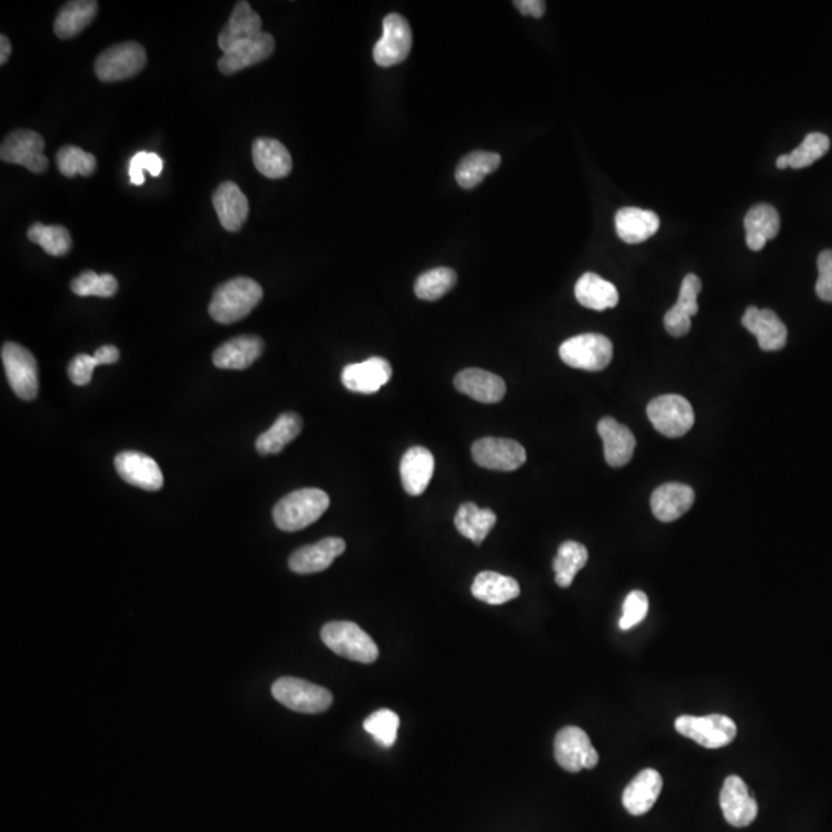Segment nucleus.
<instances>
[{
	"mask_svg": "<svg viewBox=\"0 0 832 832\" xmlns=\"http://www.w3.org/2000/svg\"><path fill=\"white\" fill-rule=\"evenodd\" d=\"M829 147H831V141L828 136L823 133H809L803 139L802 144L789 153V167L796 168V170L809 167L823 158L828 153Z\"/></svg>",
	"mask_w": 832,
	"mask_h": 832,
	"instance_id": "c03bdc74",
	"label": "nucleus"
},
{
	"mask_svg": "<svg viewBox=\"0 0 832 832\" xmlns=\"http://www.w3.org/2000/svg\"><path fill=\"white\" fill-rule=\"evenodd\" d=\"M2 363L11 389L21 400L33 401L39 393L37 361L30 350L16 343L2 346Z\"/></svg>",
	"mask_w": 832,
	"mask_h": 832,
	"instance_id": "1a4fd4ad",
	"label": "nucleus"
},
{
	"mask_svg": "<svg viewBox=\"0 0 832 832\" xmlns=\"http://www.w3.org/2000/svg\"><path fill=\"white\" fill-rule=\"evenodd\" d=\"M262 33V21L252 5L245 0L236 4L229 22L222 28L218 36V45L224 53L235 48L242 42L250 41Z\"/></svg>",
	"mask_w": 832,
	"mask_h": 832,
	"instance_id": "a878e982",
	"label": "nucleus"
},
{
	"mask_svg": "<svg viewBox=\"0 0 832 832\" xmlns=\"http://www.w3.org/2000/svg\"><path fill=\"white\" fill-rule=\"evenodd\" d=\"M346 551V541L329 537L309 546L299 547L289 560V567L296 574H316L332 566L336 558Z\"/></svg>",
	"mask_w": 832,
	"mask_h": 832,
	"instance_id": "a211bd4d",
	"label": "nucleus"
},
{
	"mask_svg": "<svg viewBox=\"0 0 832 832\" xmlns=\"http://www.w3.org/2000/svg\"><path fill=\"white\" fill-rule=\"evenodd\" d=\"M11 56V42L5 34L0 36V64L5 65Z\"/></svg>",
	"mask_w": 832,
	"mask_h": 832,
	"instance_id": "603ef678",
	"label": "nucleus"
},
{
	"mask_svg": "<svg viewBox=\"0 0 832 832\" xmlns=\"http://www.w3.org/2000/svg\"><path fill=\"white\" fill-rule=\"evenodd\" d=\"M648 418L657 432L668 438H680L695 423L694 409L680 395L658 396L648 404Z\"/></svg>",
	"mask_w": 832,
	"mask_h": 832,
	"instance_id": "6e6552de",
	"label": "nucleus"
},
{
	"mask_svg": "<svg viewBox=\"0 0 832 832\" xmlns=\"http://www.w3.org/2000/svg\"><path fill=\"white\" fill-rule=\"evenodd\" d=\"M472 595L483 603L498 606L507 603L520 595V584L515 578L484 571L475 577L472 584Z\"/></svg>",
	"mask_w": 832,
	"mask_h": 832,
	"instance_id": "72a5a7b5",
	"label": "nucleus"
},
{
	"mask_svg": "<svg viewBox=\"0 0 832 832\" xmlns=\"http://www.w3.org/2000/svg\"><path fill=\"white\" fill-rule=\"evenodd\" d=\"M702 292V281L694 273H689L683 279L682 287H680V295H678L677 304L672 309L666 312L665 323L666 332L669 335L680 338L685 336L691 330V316L698 313L697 296Z\"/></svg>",
	"mask_w": 832,
	"mask_h": 832,
	"instance_id": "aec40b11",
	"label": "nucleus"
},
{
	"mask_svg": "<svg viewBox=\"0 0 832 832\" xmlns=\"http://www.w3.org/2000/svg\"><path fill=\"white\" fill-rule=\"evenodd\" d=\"M272 694L281 705L301 714H319L327 711L333 702L332 694L326 688L293 677L276 680Z\"/></svg>",
	"mask_w": 832,
	"mask_h": 832,
	"instance_id": "0eeeda50",
	"label": "nucleus"
},
{
	"mask_svg": "<svg viewBox=\"0 0 832 832\" xmlns=\"http://www.w3.org/2000/svg\"><path fill=\"white\" fill-rule=\"evenodd\" d=\"M329 495L321 489H298L273 507V520L284 532H298L318 521L329 509Z\"/></svg>",
	"mask_w": 832,
	"mask_h": 832,
	"instance_id": "f03ea898",
	"label": "nucleus"
},
{
	"mask_svg": "<svg viewBox=\"0 0 832 832\" xmlns=\"http://www.w3.org/2000/svg\"><path fill=\"white\" fill-rule=\"evenodd\" d=\"M777 167H779L780 170H785V168H788L789 167V156L788 155L780 156V158L777 159Z\"/></svg>",
	"mask_w": 832,
	"mask_h": 832,
	"instance_id": "864d4df0",
	"label": "nucleus"
},
{
	"mask_svg": "<svg viewBox=\"0 0 832 832\" xmlns=\"http://www.w3.org/2000/svg\"><path fill=\"white\" fill-rule=\"evenodd\" d=\"M497 524L494 510L481 509L475 503L461 504L455 515V527L464 538L480 546Z\"/></svg>",
	"mask_w": 832,
	"mask_h": 832,
	"instance_id": "c9c22d12",
	"label": "nucleus"
},
{
	"mask_svg": "<svg viewBox=\"0 0 832 832\" xmlns=\"http://www.w3.org/2000/svg\"><path fill=\"white\" fill-rule=\"evenodd\" d=\"M575 298L586 309L603 310L614 309L618 304V290L612 282L606 281L595 273H584L575 284Z\"/></svg>",
	"mask_w": 832,
	"mask_h": 832,
	"instance_id": "2f4dec72",
	"label": "nucleus"
},
{
	"mask_svg": "<svg viewBox=\"0 0 832 832\" xmlns=\"http://www.w3.org/2000/svg\"><path fill=\"white\" fill-rule=\"evenodd\" d=\"M302 430V420L298 413L286 412L278 416L267 432L259 435L256 450L261 455L281 453L287 444L292 443Z\"/></svg>",
	"mask_w": 832,
	"mask_h": 832,
	"instance_id": "f704fd0d",
	"label": "nucleus"
},
{
	"mask_svg": "<svg viewBox=\"0 0 832 832\" xmlns=\"http://www.w3.org/2000/svg\"><path fill=\"white\" fill-rule=\"evenodd\" d=\"M695 492L691 486L682 483H668L657 487L651 497L652 514L663 523L682 518L691 509Z\"/></svg>",
	"mask_w": 832,
	"mask_h": 832,
	"instance_id": "393cba45",
	"label": "nucleus"
},
{
	"mask_svg": "<svg viewBox=\"0 0 832 832\" xmlns=\"http://www.w3.org/2000/svg\"><path fill=\"white\" fill-rule=\"evenodd\" d=\"M555 759L564 771L580 772L598 765V752L589 735L578 726H566L555 737Z\"/></svg>",
	"mask_w": 832,
	"mask_h": 832,
	"instance_id": "9b49d317",
	"label": "nucleus"
},
{
	"mask_svg": "<svg viewBox=\"0 0 832 832\" xmlns=\"http://www.w3.org/2000/svg\"><path fill=\"white\" fill-rule=\"evenodd\" d=\"M472 458L484 469L514 472L526 463L527 453L517 441L486 437L475 441Z\"/></svg>",
	"mask_w": 832,
	"mask_h": 832,
	"instance_id": "ddd939ff",
	"label": "nucleus"
},
{
	"mask_svg": "<svg viewBox=\"0 0 832 832\" xmlns=\"http://www.w3.org/2000/svg\"><path fill=\"white\" fill-rule=\"evenodd\" d=\"M162 170H164V161L156 153H147V151L136 153L130 159V165H128L131 184L135 185L145 184L144 172L158 178V176H161Z\"/></svg>",
	"mask_w": 832,
	"mask_h": 832,
	"instance_id": "a18cd8bd",
	"label": "nucleus"
},
{
	"mask_svg": "<svg viewBox=\"0 0 832 832\" xmlns=\"http://www.w3.org/2000/svg\"><path fill=\"white\" fill-rule=\"evenodd\" d=\"M98 366V359L94 358V355L81 353V355L74 356L71 363L68 364V376H70L71 383L76 384V386H87L91 381L94 369Z\"/></svg>",
	"mask_w": 832,
	"mask_h": 832,
	"instance_id": "de8ad7c7",
	"label": "nucleus"
},
{
	"mask_svg": "<svg viewBox=\"0 0 832 832\" xmlns=\"http://www.w3.org/2000/svg\"><path fill=\"white\" fill-rule=\"evenodd\" d=\"M457 284V272L449 267H437L418 276L415 295L423 301H437Z\"/></svg>",
	"mask_w": 832,
	"mask_h": 832,
	"instance_id": "58836bf2",
	"label": "nucleus"
},
{
	"mask_svg": "<svg viewBox=\"0 0 832 832\" xmlns=\"http://www.w3.org/2000/svg\"><path fill=\"white\" fill-rule=\"evenodd\" d=\"M252 156L256 170L266 178L282 179L292 173V155L286 145L276 139H256L252 145Z\"/></svg>",
	"mask_w": 832,
	"mask_h": 832,
	"instance_id": "cd10ccee",
	"label": "nucleus"
},
{
	"mask_svg": "<svg viewBox=\"0 0 832 832\" xmlns=\"http://www.w3.org/2000/svg\"><path fill=\"white\" fill-rule=\"evenodd\" d=\"M819 279H817L816 293L822 301L832 302V250H823L817 259Z\"/></svg>",
	"mask_w": 832,
	"mask_h": 832,
	"instance_id": "09e8293b",
	"label": "nucleus"
},
{
	"mask_svg": "<svg viewBox=\"0 0 832 832\" xmlns=\"http://www.w3.org/2000/svg\"><path fill=\"white\" fill-rule=\"evenodd\" d=\"M514 7L524 16H532L541 19L546 13V2L543 0H517Z\"/></svg>",
	"mask_w": 832,
	"mask_h": 832,
	"instance_id": "8fccbe9b",
	"label": "nucleus"
},
{
	"mask_svg": "<svg viewBox=\"0 0 832 832\" xmlns=\"http://www.w3.org/2000/svg\"><path fill=\"white\" fill-rule=\"evenodd\" d=\"M598 433L604 444V458L609 466L623 467L634 457L635 441L634 433L629 427L623 426L617 420L606 416L598 423Z\"/></svg>",
	"mask_w": 832,
	"mask_h": 832,
	"instance_id": "b1692460",
	"label": "nucleus"
},
{
	"mask_svg": "<svg viewBox=\"0 0 832 832\" xmlns=\"http://www.w3.org/2000/svg\"><path fill=\"white\" fill-rule=\"evenodd\" d=\"M663 789V779L655 769H645L623 792V806L632 816H643L651 811Z\"/></svg>",
	"mask_w": 832,
	"mask_h": 832,
	"instance_id": "c756f323",
	"label": "nucleus"
},
{
	"mask_svg": "<svg viewBox=\"0 0 832 832\" xmlns=\"http://www.w3.org/2000/svg\"><path fill=\"white\" fill-rule=\"evenodd\" d=\"M264 341L259 336L241 335L219 346L213 353V364L218 369H249L264 352Z\"/></svg>",
	"mask_w": 832,
	"mask_h": 832,
	"instance_id": "bb28decb",
	"label": "nucleus"
},
{
	"mask_svg": "<svg viewBox=\"0 0 832 832\" xmlns=\"http://www.w3.org/2000/svg\"><path fill=\"white\" fill-rule=\"evenodd\" d=\"M412 44V28L406 17L396 13L389 14L384 17L383 37L373 48V59L380 67H395L409 58Z\"/></svg>",
	"mask_w": 832,
	"mask_h": 832,
	"instance_id": "9d476101",
	"label": "nucleus"
},
{
	"mask_svg": "<svg viewBox=\"0 0 832 832\" xmlns=\"http://www.w3.org/2000/svg\"><path fill=\"white\" fill-rule=\"evenodd\" d=\"M364 729L373 735V739L383 748H390L395 745L396 737H398L400 717L390 709H380L366 718Z\"/></svg>",
	"mask_w": 832,
	"mask_h": 832,
	"instance_id": "37998d69",
	"label": "nucleus"
},
{
	"mask_svg": "<svg viewBox=\"0 0 832 832\" xmlns=\"http://www.w3.org/2000/svg\"><path fill=\"white\" fill-rule=\"evenodd\" d=\"M746 244L752 252H760L769 239L780 232V216L775 207L757 204L745 216Z\"/></svg>",
	"mask_w": 832,
	"mask_h": 832,
	"instance_id": "7c9ffc66",
	"label": "nucleus"
},
{
	"mask_svg": "<svg viewBox=\"0 0 832 832\" xmlns=\"http://www.w3.org/2000/svg\"><path fill=\"white\" fill-rule=\"evenodd\" d=\"M275 47L276 42L272 34L262 31L261 34L253 37L250 41L242 42V44L236 45L235 48L224 53V56L218 61L219 71L225 76L238 73V71L269 59L275 51Z\"/></svg>",
	"mask_w": 832,
	"mask_h": 832,
	"instance_id": "6ab92c4d",
	"label": "nucleus"
},
{
	"mask_svg": "<svg viewBox=\"0 0 832 832\" xmlns=\"http://www.w3.org/2000/svg\"><path fill=\"white\" fill-rule=\"evenodd\" d=\"M615 229L618 238L626 244H640L648 241L660 229V218L651 210L638 207H624L615 215Z\"/></svg>",
	"mask_w": 832,
	"mask_h": 832,
	"instance_id": "c85d7f7f",
	"label": "nucleus"
},
{
	"mask_svg": "<svg viewBox=\"0 0 832 832\" xmlns=\"http://www.w3.org/2000/svg\"><path fill=\"white\" fill-rule=\"evenodd\" d=\"M392 366L381 356H372L363 363L349 364L343 370L341 380L350 392L372 395L386 386L392 378Z\"/></svg>",
	"mask_w": 832,
	"mask_h": 832,
	"instance_id": "dca6fc26",
	"label": "nucleus"
},
{
	"mask_svg": "<svg viewBox=\"0 0 832 832\" xmlns=\"http://www.w3.org/2000/svg\"><path fill=\"white\" fill-rule=\"evenodd\" d=\"M435 472V458L426 447H410L401 458V483L412 497L424 494Z\"/></svg>",
	"mask_w": 832,
	"mask_h": 832,
	"instance_id": "5701e85b",
	"label": "nucleus"
},
{
	"mask_svg": "<svg viewBox=\"0 0 832 832\" xmlns=\"http://www.w3.org/2000/svg\"><path fill=\"white\" fill-rule=\"evenodd\" d=\"M118 279L110 273L98 275L93 270H85L78 278L71 282V290L78 296H99V298H111L118 292Z\"/></svg>",
	"mask_w": 832,
	"mask_h": 832,
	"instance_id": "79ce46f5",
	"label": "nucleus"
},
{
	"mask_svg": "<svg viewBox=\"0 0 832 832\" xmlns=\"http://www.w3.org/2000/svg\"><path fill=\"white\" fill-rule=\"evenodd\" d=\"M501 165V156L494 151H474L469 153L466 158L461 159L458 164L455 178H457L458 185L464 190H472V188L480 185L490 173L497 172Z\"/></svg>",
	"mask_w": 832,
	"mask_h": 832,
	"instance_id": "e433bc0d",
	"label": "nucleus"
},
{
	"mask_svg": "<svg viewBox=\"0 0 832 832\" xmlns=\"http://www.w3.org/2000/svg\"><path fill=\"white\" fill-rule=\"evenodd\" d=\"M28 239L41 245L50 256H65L71 249V235L62 225H45L41 222L31 225Z\"/></svg>",
	"mask_w": 832,
	"mask_h": 832,
	"instance_id": "ea45409f",
	"label": "nucleus"
},
{
	"mask_svg": "<svg viewBox=\"0 0 832 832\" xmlns=\"http://www.w3.org/2000/svg\"><path fill=\"white\" fill-rule=\"evenodd\" d=\"M614 346L611 339L598 333H584L564 341L560 346V358L574 369L600 372L611 364Z\"/></svg>",
	"mask_w": 832,
	"mask_h": 832,
	"instance_id": "20e7f679",
	"label": "nucleus"
},
{
	"mask_svg": "<svg viewBox=\"0 0 832 832\" xmlns=\"http://www.w3.org/2000/svg\"><path fill=\"white\" fill-rule=\"evenodd\" d=\"M147 64V51L138 42H122L99 54L94 73L101 82H121L135 78Z\"/></svg>",
	"mask_w": 832,
	"mask_h": 832,
	"instance_id": "39448f33",
	"label": "nucleus"
},
{
	"mask_svg": "<svg viewBox=\"0 0 832 832\" xmlns=\"http://www.w3.org/2000/svg\"><path fill=\"white\" fill-rule=\"evenodd\" d=\"M677 732L706 749H718L734 742L737 725L732 718L722 714L706 717L682 715L675 720Z\"/></svg>",
	"mask_w": 832,
	"mask_h": 832,
	"instance_id": "423d86ee",
	"label": "nucleus"
},
{
	"mask_svg": "<svg viewBox=\"0 0 832 832\" xmlns=\"http://www.w3.org/2000/svg\"><path fill=\"white\" fill-rule=\"evenodd\" d=\"M45 141L39 133L31 130H16L0 145V159L7 164L22 165L30 172L41 173L48 170V159L44 155Z\"/></svg>",
	"mask_w": 832,
	"mask_h": 832,
	"instance_id": "f8f14e48",
	"label": "nucleus"
},
{
	"mask_svg": "<svg viewBox=\"0 0 832 832\" xmlns=\"http://www.w3.org/2000/svg\"><path fill=\"white\" fill-rule=\"evenodd\" d=\"M324 645L339 657L364 665L375 663L380 651L369 634L352 621H332L321 629Z\"/></svg>",
	"mask_w": 832,
	"mask_h": 832,
	"instance_id": "7ed1b4c3",
	"label": "nucleus"
},
{
	"mask_svg": "<svg viewBox=\"0 0 832 832\" xmlns=\"http://www.w3.org/2000/svg\"><path fill=\"white\" fill-rule=\"evenodd\" d=\"M649 611L648 595L641 591H632L623 603V615L620 618L621 631H629L645 620Z\"/></svg>",
	"mask_w": 832,
	"mask_h": 832,
	"instance_id": "49530a36",
	"label": "nucleus"
},
{
	"mask_svg": "<svg viewBox=\"0 0 832 832\" xmlns=\"http://www.w3.org/2000/svg\"><path fill=\"white\" fill-rule=\"evenodd\" d=\"M588 549L577 541H564L554 560L555 581L563 589L574 583L575 575L588 563Z\"/></svg>",
	"mask_w": 832,
	"mask_h": 832,
	"instance_id": "4c0bfd02",
	"label": "nucleus"
},
{
	"mask_svg": "<svg viewBox=\"0 0 832 832\" xmlns=\"http://www.w3.org/2000/svg\"><path fill=\"white\" fill-rule=\"evenodd\" d=\"M742 324L757 338L763 352H777L786 346L788 329L777 313L772 310L748 307L743 315Z\"/></svg>",
	"mask_w": 832,
	"mask_h": 832,
	"instance_id": "f3484780",
	"label": "nucleus"
},
{
	"mask_svg": "<svg viewBox=\"0 0 832 832\" xmlns=\"http://www.w3.org/2000/svg\"><path fill=\"white\" fill-rule=\"evenodd\" d=\"M93 355L94 358L98 359L99 366L118 363L119 358H121V353H119L118 347L115 346L99 347Z\"/></svg>",
	"mask_w": 832,
	"mask_h": 832,
	"instance_id": "3c124183",
	"label": "nucleus"
},
{
	"mask_svg": "<svg viewBox=\"0 0 832 832\" xmlns=\"http://www.w3.org/2000/svg\"><path fill=\"white\" fill-rule=\"evenodd\" d=\"M115 469L125 483L139 489L155 490L164 486V475L161 467L153 458L136 450H125L115 458Z\"/></svg>",
	"mask_w": 832,
	"mask_h": 832,
	"instance_id": "4468645a",
	"label": "nucleus"
},
{
	"mask_svg": "<svg viewBox=\"0 0 832 832\" xmlns=\"http://www.w3.org/2000/svg\"><path fill=\"white\" fill-rule=\"evenodd\" d=\"M720 806L726 822L735 828H746L759 814V805L752 799L748 786L739 775H729L723 783Z\"/></svg>",
	"mask_w": 832,
	"mask_h": 832,
	"instance_id": "2eb2a0df",
	"label": "nucleus"
},
{
	"mask_svg": "<svg viewBox=\"0 0 832 832\" xmlns=\"http://www.w3.org/2000/svg\"><path fill=\"white\" fill-rule=\"evenodd\" d=\"M213 207L219 222L227 232H239L249 216V199L241 192L238 184L222 182L213 193Z\"/></svg>",
	"mask_w": 832,
	"mask_h": 832,
	"instance_id": "4be33fe9",
	"label": "nucleus"
},
{
	"mask_svg": "<svg viewBox=\"0 0 832 832\" xmlns=\"http://www.w3.org/2000/svg\"><path fill=\"white\" fill-rule=\"evenodd\" d=\"M453 384L458 392L483 404L500 403L506 395V383L495 373L483 369L461 370Z\"/></svg>",
	"mask_w": 832,
	"mask_h": 832,
	"instance_id": "412c9836",
	"label": "nucleus"
},
{
	"mask_svg": "<svg viewBox=\"0 0 832 832\" xmlns=\"http://www.w3.org/2000/svg\"><path fill=\"white\" fill-rule=\"evenodd\" d=\"M98 10L99 4L96 0L67 2L56 16L54 33L61 39H73L79 36L94 21Z\"/></svg>",
	"mask_w": 832,
	"mask_h": 832,
	"instance_id": "473e14b6",
	"label": "nucleus"
},
{
	"mask_svg": "<svg viewBox=\"0 0 832 832\" xmlns=\"http://www.w3.org/2000/svg\"><path fill=\"white\" fill-rule=\"evenodd\" d=\"M56 165L65 178H74L76 175L88 178L96 172L98 161L82 148L65 145L56 153Z\"/></svg>",
	"mask_w": 832,
	"mask_h": 832,
	"instance_id": "a19ab883",
	"label": "nucleus"
},
{
	"mask_svg": "<svg viewBox=\"0 0 832 832\" xmlns=\"http://www.w3.org/2000/svg\"><path fill=\"white\" fill-rule=\"evenodd\" d=\"M262 295V287L255 279L238 276L215 290L208 313L216 323H238L258 307Z\"/></svg>",
	"mask_w": 832,
	"mask_h": 832,
	"instance_id": "f257e3e1",
	"label": "nucleus"
}]
</instances>
